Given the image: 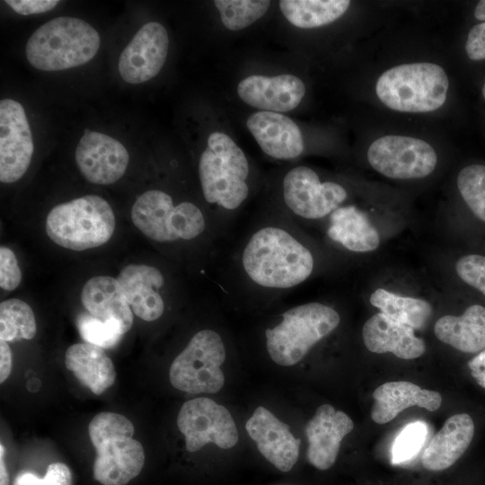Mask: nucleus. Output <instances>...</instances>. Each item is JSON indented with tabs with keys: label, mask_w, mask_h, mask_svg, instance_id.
<instances>
[{
	"label": "nucleus",
	"mask_w": 485,
	"mask_h": 485,
	"mask_svg": "<svg viewBox=\"0 0 485 485\" xmlns=\"http://www.w3.org/2000/svg\"><path fill=\"white\" fill-rule=\"evenodd\" d=\"M315 267L300 226L277 208L251 221L219 269V287L247 302H272L306 282Z\"/></svg>",
	"instance_id": "nucleus-1"
},
{
	"label": "nucleus",
	"mask_w": 485,
	"mask_h": 485,
	"mask_svg": "<svg viewBox=\"0 0 485 485\" xmlns=\"http://www.w3.org/2000/svg\"><path fill=\"white\" fill-rule=\"evenodd\" d=\"M205 202L213 208L211 221L221 240L237 221L251 194V168L247 156L225 133L209 135L198 163Z\"/></svg>",
	"instance_id": "nucleus-2"
},
{
	"label": "nucleus",
	"mask_w": 485,
	"mask_h": 485,
	"mask_svg": "<svg viewBox=\"0 0 485 485\" xmlns=\"http://www.w3.org/2000/svg\"><path fill=\"white\" fill-rule=\"evenodd\" d=\"M131 218L146 237L161 243L194 242L200 238L213 243L219 239L210 218L197 204L190 201L175 204L170 194L159 190H147L136 200Z\"/></svg>",
	"instance_id": "nucleus-3"
},
{
	"label": "nucleus",
	"mask_w": 485,
	"mask_h": 485,
	"mask_svg": "<svg viewBox=\"0 0 485 485\" xmlns=\"http://www.w3.org/2000/svg\"><path fill=\"white\" fill-rule=\"evenodd\" d=\"M279 318L277 323L264 330V338L269 357L282 366H291L303 360L341 321L332 306L315 301L291 306Z\"/></svg>",
	"instance_id": "nucleus-4"
},
{
	"label": "nucleus",
	"mask_w": 485,
	"mask_h": 485,
	"mask_svg": "<svg viewBox=\"0 0 485 485\" xmlns=\"http://www.w3.org/2000/svg\"><path fill=\"white\" fill-rule=\"evenodd\" d=\"M101 38L85 21L57 17L39 27L30 37L25 55L42 71H59L84 65L97 54Z\"/></svg>",
	"instance_id": "nucleus-5"
},
{
	"label": "nucleus",
	"mask_w": 485,
	"mask_h": 485,
	"mask_svg": "<svg viewBox=\"0 0 485 485\" xmlns=\"http://www.w3.org/2000/svg\"><path fill=\"white\" fill-rule=\"evenodd\" d=\"M449 88L442 66L430 62L406 63L384 71L375 84V93L391 110L421 113L442 107Z\"/></svg>",
	"instance_id": "nucleus-6"
},
{
	"label": "nucleus",
	"mask_w": 485,
	"mask_h": 485,
	"mask_svg": "<svg viewBox=\"0 0 485 485\" xmlns=\"http://www.w3.org/2000/svg\"><path fill=\"white\" fill-rule=\"evenodd\" d=\"M110 204L97 195H86L55 206L46 218V233L56 244L84 251L106 243L115 229Z\"/></svg>",
	"instance_id": "nucleus-7"
},
{
	"label": "nucleus",
	"mask_w": 485,
	"mask_h": 485,
	"mask_svg": "<svg viewBox=\"0 0 485 485\" xmlns=\"http://www.w3.org/2000/svg\"><path fill=\"white\" fill-rule=\"evenodd\" d=\"M227 356L220 332L211 328L198 331L173 359L169 379L172 385L188 393H216L225 384L221 366Z\"/></svg>",
	"instance_id": "nucleus-8"
},
{
	"label": "nucleus",
	"mask_w": 485,
	"mask_h": 485,
	"mask_svg": "<svg viewBox=\"0 0 485 485\" xmlns=\"http://www.w3.org/2000/svg\"><path fill=\"white\" fill-rule=\"evenodd\" d=\"M347 197L341 184L322 181L313 169L298 165L289 169L282 178V205L278 209L299 225L329 217Z\"/></svg>",
	"instance_id": "nucleus-9"
},
{
	"label": "nucleus",
	"mask_w": 485,
	"mask_h": 485,
	"mask_svg": "<svg viewBox=\"0 0 485 485\" xmlns=\"http://www.w3.org/2000/svg\"><path fill=\"white\" fill-rule=\"evenodd\" d=\"M369 164L379 173L397 180L424 178L436 168L437 155L425 140L401 135H386L368 147Z\"/></svg>",
	"instance_id": "nucleus-10"
},
{
	"label": "nucleus",
	"mask_w": 485,
	"mask_h": 485,
	"mask_svg": "<svg viewBox=\"0 0 485 485\" xmlns=\"http://www.w3.org/2000/svg\"><path fill=\"white\" fill-rule=\"evenodd\" d=\"M177 426L185 437L186 449L192 453L208 443L230 449L239 438L229 410L207 397L185 401L178 413Z\"/></svg>",
	"instance_id": "nucleus-11"
},
{
	"label": "nucleus",
	"mask_w": 485,
	"mask_h": 485,
	"mask_svg": "<svg viewBox=\"0 0 485 485\" xmlns=\"http://www.w3.org/2000/svg\"><path fill=\"white\" fill-rule=\"evenodd\" d=\"M31 131L22 105L0 101V181L13 183L26 172L33 154Z\"/></svg>",
	"instance_id": "nucleus-12"
},
{
	"label": "nucleus",
	"mask_w": 485,
	"mask_h": 485,
	"mask_svg": "<svg viewBox=\"0 0 485 485\" xmlns=\"http://www.w3.org/2000/svg\"><path fill=\"white\" fill-rule=\"evenodd\" d=\"M168 49L169 37L164 26L156 22L144 24L120 54V76L133 84L152 79L163 66Z\"/></svg>",
	"instance_id": "nucleus-13"
},
{
	"label": "nucleus",
	"mask_w": 485,
	"mask_h": 485,
	"mask_svg": "<svg viewBox=\"0 0 485 485\" xmlns=\"http://www.w3.org/2000/svg\"><path fill=\"white\" fill-rule=\"evenodd\" d=\"M129 161L126 147L109 135L84 129L75 149V162L90 182L108 185L119 181Z\"/></svg>",
	"instance_id": "nucleus-14"
},
{
	"label": "nucleus",
	"mask_w": 485,
	"mask_h": 485,
	"mask_svg": "<svg viewBox=\"0 0 485 485\" xmlns=\"http://www.w3.org/2000/svg\"><path fill=\"white\" fill-rule=\"evenodd\" d=\"M245 428L267 461L282 472L293 469L299 457L301 441L291 433L288 425L260 406L247 420Z\"/></svg>",
	"instance_id": "nucleus-15"
},
{
	"label": "nucleus",
	"mask_w": 485,
	"mask_h": 485,
	"mask_svg": "<svg viewBox=\"0 0 485 485\" xmlns=\"http://www.w3.org/2000/svg\"><path fill=\"white\" fill-rule=\"evenodd\" d=\"M353 428L352 419L345 412L330 404L318 407L304 427L309 463L321 471L330 469L336 462L342 439Z\"/></svg>",
	"instance_id": "nucleus-16"
},
{
	"label": "nucleus",
	"mask_w": 485,
	"mask_h": 485,
	"mask_svg": "<svg viewBox=\"0 0 485 485\" xmlns=\"http://www.w3.org/2000/svg\"><path fill=\"white\" fill-rule=\"evenodd\" d=\"M306 92L304 82L294 75H252L237 85L240 99L251 107L273 112L295 109Z\"/></svg>",
	"instance_id": "nucleus-17"
},
{
	"label": "nucleus",
	"mask_w": 485,
	"mask_h": 485,
	"mask_svg": "<svg viewBox=\"0 0 485 485\" xmlns=\"http://www.w3.org/2000/svg\"><path fill=\"white\" fill-rule=\"evenodd\" d=\"M117 279L137 317L154 322L163 314L165 301L162 289L166 278L161 269L146 264H130L120 271Z\"/></svg>",
	"instance_id": "nucleus-18"
},
{
	"label": "nucleus",
	"mask_w": 485,
	"mask_h": 485,
	"mask_svg": "<svg viewBox=\"0 0 485 485\" xmlns=\"http://www.w3.org/2000/svg\"><path fill=\"white\" fill-rule=\"evenodd\" d=\"M93 477L102 485H126L145 464L142 445L133 437L118 436L94 445Z\"/></svg>",
	"instance_id": "nucleus-19"
},
{
	"label": "nucleus",
	"mask_w": 485,
	"mask_h": 485,
	"mask_svg": "<svg viewBox=\"0 0 485 485\" xmlns=\"http://www.w3.org/2000/svg\"><path fill=\"white\" fill-rule=\"evenodd\" d=\"M246 126L262 152L277 160H292L304 151L299 127L289 117L273 111H257L249 116Z\"/></svg>",
	"instance_id": "nucleus-20"
},
{
	"label": "nucleus",
	"mask_w": 485,
	"mask_h": 485,
	"mask_svg": "<svg viewBox=\"0 0 485 485\" xmlns=\"http://www.w3.org/2000/svg\"><path fill=\"white\" fill-rule=\"evenodd\" d=\"M363 341L374 353H392L399 358L414 359L426 350L425 342L414 333V329L395 322L382 313L371 316L362 329Z\"/></svg>",
	"instance_id": "nucleus-21"
},
{
	"label": "nucleus",
	"mask_w": 485,
	"mask_h": 485,
	"mask_svg": "<svg viewBox=\"0 0 485 485\" xmlns=\"http://www.w3.org/2000/svg\"><path fill=\"white\" fill-rule=\"evenodd\" d=\"M474 435V423L470 415L451 416L424 449L421 463L429 471L451 467L464 454Z\"/></svg>",
	"instance_id": "nucleus-22"
},
{
	"label": "nucleus",
	"mask_w": 485,
	"mask_h": 485,
	"mask_svg": "<svg viewBox=\"0 0 485 485\" xmlns=\"http://www.w3.org/2000/svg\"><path fill=\"white\" fill-rule=\"evenodd\" d=\"M375 400L371 410L372 419L384 424L393 419L401 411L417 406L435 411L441 406L439 392L422 389L408 381L387 382L378 386L373 392Z\"/></svg>",
	"instance_id": "nucleus-23"
},
{
	"label": "nucleus",
	"mask_w": 485,
	"mask_h": 485,
	"mask_svg": "<svg viewBox=\"0 0 485 485\" xmlns=\"http://www.w3.org/2000/svg\"><path fill=\"white\" fill-rule=\"evenodd\" d=\"M81 302L90 314L118 322L124 334L132 327L133 312L117 278L109 276L90 278L83 287Z\"/></svg>",
	"instance_id": "nucleus-24"
},
{
	"label": "nucleus",
	"mask_w": 485,
	"mask_h": 485,
	"mask_svg": "<svg viewBox=\"0 0 485 485\" xmlns=\"http://www.w3.org/2000/svg\"><path fill=\"white\" fill-rule=\"evenodd\" d=\"M328 239L354 252L375 250L380 242L379 234L366 214L356 206H341L328 217Z\"/></svg>",
	"instance_id": "nucleus-25"
},
{
	"label": "nucleus",
	"mask_w": 485,
	"mask_h": 485,
	"mask_svg": "<svg viewBox=\"0 0 485 485\" xmlns=\"http://www.w3.org/2000/svg\"><path fill=\"white\" fill-rule=\"evenodd\" d=\"M66 368L94 394H101L110 387L116 378L111 359L103 348L90 343L70 346L65 357Z\"/></svg>",
	"instance_id": "nucleus-26"
},
{
	"label": "nucleus",
	"mask_w": 485,
	"mask_h": 485,
	"mask_svg": "<svg viewBox=\"0 0 485 485\" xmlns=\"http://www.w3.org/2000/svg\"><path fill=\"white\" fill-rule=\"evenodd\" d=\"M436 338L464 353L485 349V307L469 306L461 316L445 315L434 326Z\"/></svg>",
	"instance_id": "nucleus-27"
},
{
	"label": "nucleus",
	"mask_w": 485,
	"mask_h": 485,
	"mask_svg": "<svg viewBox=\"0 0 485 485\" xmlns=\"http://www.w3.org/2000/svg\"><path fill=\"white\" fill-rule=\"evenodd\" d=\"M350 5L348 0H281L279 8L285 18L301 29H314L332 23Z\"/></svg>",
	"instance_id": "nucleus-28"
},
{
	"label": "nucleus",
	"mask_w": 485,
	"mask_h": 485,
	"mask_svg": "<svg viewBox=\"0 0 485 485\" xmlns=\"http://www.w3.org/2000/svg\"><path fill=\"white\" fill-rule=\"evenodd\" d=\"M370 303L388 318L412 329L424 327L432 313L428 302L399 295L384 288H378L372 293Z\"/></svg>",
	"instance_id": "nucleus-29"
},
{
	"label": "nucleus",
	"mask_w": 485,
	"mask_h": 485,
	"mask_svg": "<svg viewBox=\"0 0 485 485\" xmlns=\"http://www.w3.org/2000/svg\"><path fill=\"white\" fill-rule=\"evenodd\" d=\"M35 316L31 306L21 299L11 298L0 304V340H31L36 334Z\"/></svg>",
	"instance_id": "nucleus-30"
},
{
	"label": "nucleus",
	"mask_w": 485,
	"mask_h": 485,
	"mask_svg": "<svg viewBox=\"0 0 485 485\" xmlns=\"http://www.w3.org/2000/svg\"><path fill=\"white\" fill-rule=\"evenodd\" d=\"M221 22L230 31L242 30L260 19L270 6L268 0H216Z\"/></svg>",
	"instance_id": "nucleus-31"
},
{
	"label": "nucleus",
	"mask_w": 485,
	"mask_h": 485,
	"mask_svg": "<svg viewBox=\"0 0 485 485\" xmlns=\"http://www.w3.org/2000/svg\"><path fill=\"white\" fill-rule=\"evenodd\" d=\"M76 326L82 339L86 343L101 348L115 347L124 335L118 322L102 320L89 313H83L77 316Z\"/></svg>",
	"instance_id": "nucleus-32"
},
{
	"label": "nucleus",
	"mask_w": 485,
	"mask_h": 485,
	"mask_svg": "<svg viewBox=\"0 0 485 485\" xmlns=\"http://www.w3.org/2000/svg\"><path fill=\"white\" fill-rule=\"evenodd\" d=\"M459 192L472 212L485 222V166L471 164L457 176Z\"/></svg>",
	"instance_id": "nucleus-33"
},
{
	"label": "nucleus",
	"mask_w": 485,
	"mask_h": 485,
	"mask_svg": "<svg viewBox=\"0 0 485 485\" xmlns=\"http://www.w3.org/2000/svg\"><path fill=\"white\" fill-rule=\"evenodd\" d=\"M428 427L422 421L406 425L397 435L392 447V463L399 464L415 457L423 447Z\"/></svg>",
	"instance_id": "nucleus-34"
},
{
	"label": "nucleus",
	"mask_w": 485,
	"mask_h": 485,
	"mask_svg": "<svg viewBox=\"0 0 485 485\" xmlns=\"http://www.w3.org/2000/svg\"><path fill=\"white\" fill-rule=\"evenodd\" d=\"M88 432L90 440L94 446L111 437H133L134 426L128 419L121 414L101 412L90 421Z\"/></svg>",
	"instance_id": "nucleus-35"
},
{
	"label": "nucleus",
	"mask_w": 485,
	"mask_h": 485,
	"mask_svg": "<svg viewBox=\"0 0 485 485\" xmlns=\"http://www.w3.org/2000/svg\"><path fill=\"white\" fill-rule=\"evenodd\" d=\"M13 485H72L70 469L63 463H53L48 465L43 478L28 471L20 472Z\"/></svg>",
	"instance_id": "nucleus-36"
},
{
	"label": "nucleus",
	"mask_w": 485,
	"mask_h": 485,
	"mask_svg": "<svg viewBox=\"0 0 485 485\" xmlns=\"http://www.w3.org/2000/svg\"><path fill=\"white\" fill-rule=\"evenodd\" d=\"M459 278L485 295V257L470 254L461 258L455 266Z\"/></svg>",
	"instance_id": "nucleus-37"
},
{
	"label": "nucleus",
	"mask_w": 485,
	"mask_h": 485,
	"mask_svg": "<svg viewBox=\"0 0 485 485\" xmlns=\"http://www.w3.org/2000/svg\"><path fill=\"white\" fill-rule=\"evenodd\" d=\"M22 271L13 251L5 247L0 248V287L4 290L13 291L21 283Z\"/></svg>",
	"instance_id": "nucleus-38"
},
{
	"label": "nucleus",
	"mask_w": 485,
	"mask_h": 485,
	"mask_svg": "<svg viewBox=\"0 0 485 485\" xmlns=\"http://www.w3.org/2000/svg\"><path fill=\"white\" fill-rule=\"evenodd\" d=\"M465 51L472 60L485 59V22L476 24L469 31Z\"/></svg>",
	"instance_id": "nucleus-39"
},
{
	"label": "nucleus",
	"mask_w": 485,
	"mask_h": 485,
	"mask_svg": "<svg viewBox=\"0 0 485 485\" xmlns=\"http://www.w3.org/2000/svg\"><path fill=\"white\" fill-rule=\"evenodd\" d=\"M14 12L22 15L37 14L53 9L57 0H6L4 1Z\"/></svg>",
	"instance_id": "nucleus-40"
},
{
	"label": "nucleus",
	"mask_w": 485,
	"mask_h": 485,
	"mask_svg": "<svg viewBox=\"0 0 485 485\" xmlns=\"http://www.w3.org/2000/svg\"><path fill=\"white\" fill-rule=\"evenodd\" d=\"M472 377L485 388V349L468 362Z\"/></svg>",
	"instance_id": "nucleus-41"
},
{
	"label": "nucleus",
	"mask_w": 485,
	"mask_h": 485,
	"mask_svg": "<svg viewBox=\"0 0 485 485\" xmlns=\"http://www.w3.org/2000/svg\"><path fill=\"white\" fill-rule=\"evenodd\" d=\"M12 370V351L6 341L0 340V383H4Z\"/></svg>",
	"instance_id": "nucleus-42"
},
{
	"label": "nucleus",
	"mask_w": 485,
	"mask_h": 485,
	"mask_svg": "<svg viewBox=\"0 0 485 485\" xmlns=\"http://www.w3.org/2000/svg\"><path fill=\"white\" fill-rule=\"evenodd\" d=\"M10 479L4 463V446L3 444L0 445V485H9Z\"/></svg>",
	"instance_id": "nucleus-43"
},
{
	"label": "nucleus",
	"mask_w": 485,
	"mask_h": 485,
	"mask_svg": "<svg viewBox=\"0 0 485 485\" xmlns=\"http://www.w3.org/2000/svg\"><path fill=\"white\" fill-rule=\"evenodd\" d=\"M474 17L485 22V0L480 1L474 9Z\"/></svg>",
	"instance_id": "nucleus-44"
},
{
	"label": "nucleus",
	"mask_w": 485,
	"mask_h": 485,
	"mask_svg": "<svg viewBox=\"0 0 485 485\" xmlns=\"http://www.w3.org/2000/svg\"><path fill=\"white\" fill-rule=\"evenodd\" d=\"M481 92H482L483 98L485 99V84H484V85H483V87H482V91H481Z\"/></svg>",
	"instance_id": "nucleus-45"
}]
</instances>
